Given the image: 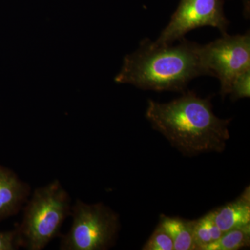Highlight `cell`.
Listing matches in <instances>:
<instances>
[{
  "label": "cell",
  "instance_id": "3",
  "mask_svg": "<svg viewBox=\"0 0 250 250\" xmlns=\"http://www.w3.org/2000/svg\"><path fill=\"white\" fill-rule=\"evenodd\" d=\"M70 214V197L58 180L36 189L17 229L20 246L30 250L43 249L58 236Z\"/></svg>",
  "mask_w": 250,
  "mask_h": 250
},
{
  "label": "cell",
  "instance_id": "2",
  "mask_svg": "<svg viewBox=\"0 0 250 250\" xmlns=\"http://www.w3.org/2000/svg\"><path fill=\"white\" fill-rule=\"evenodd\" d=\"M177 45H159L143 41L136 52L126 56L115 77L143 90L184 92L195 77L207 75L196 42L181 39Z\"/></svg>",
  "mask_w": 250,
  "mask_h": 250
},
{
  "label": "cell",
  "instance_id": "9",
  "mask_svg": "<svg viewBox=\"0 0 250 250\" xmlns=\"http://www.w3.org/2000/svg\"><path fill=\"white\" fill-rule=\"evenodd\" d=\"M194 220L171 218L162 215L159 225L172 238L174 250H195L193 238Z\"/></svg>",
  "mask_w": 250,
  "mask_h": 250
},
{
  "label": "cell",
  "instance_id": "12",
  "mask_svg": "<svg viewBox=\"0 0 250 250\" xmlns=\"http://www.w3.org/2000/svg\"><path fill=\"white\" fill-rule=\"evenodd\" d=\"M143 250H173V242L168 233L159 224L152 236L143 246Z\"/></svg>",
  "mask_w": 250,
  "mask_h": 250
},
{
  "label": "cell",
  "instance_id": "11",
  "mask_svg": "<svg viewBox=\"0 0 250 250\" xmlns=\"http://www.w3.org/2000/svg\"><path fill=\"white\" fill-rule=\"evenodd\" d=\"M223 234L210 213L199 220H194L193 238L195 250H203L206 246L218 240Z\"/></svg>",
  "mask_w": 250,
  "mask_h": 250
},
{
  "label": "cell",
  "instance_id": "5",
  "mask_svg": "<svg viewBox=\"0 0 250 250\" xmlns=\"http://www.w3.org/2000/svg\"><path fill=\"white\" fill-rule=\"evenodd\" d=\"M201 57L207 75L217 77L220 82V94H229L233 81L250 69V35L223 34L207 45H202Z\"/></svg>",
  "mask_w": 250,
  "mask_h": 250
},
{
  "label": "cell",
  "instance_id": "4",
  "mask_svg": "<svg viewBox=\"0 0 250 250\" xmlns=\"http://www.w3.org/2000/svg\"><path fill=\"white\" fill-rule=\"evenodd\" d=\"M70 231L62 237V250H103L112 244L119 229L118 215L102 203L77 200Z\"/></svg>",
  "mask_w": 250,
  "mask_h": 250
},
{
  "label": "cell",
  "instance_id": "10",
  "mask_svg": "<svg viewBox=\"0 0 250 250\" xmlns=\"http://www.w3.org/2000/svg\"><path fill=\"white\" fill-rule=\"evenodd\" d=\"M250 245V224L223 233L220 238L206 246L203 250H237Z\"/></svg>",
  "mask_w": 250,
  "mask_h": 250
},
{
  "label": "cell",
  "instance_id": "14",
  "mask_svg": "<svg viewBox=\"0 0 250 250\" xmlns=\"http://www.w3.org/2000/svg\"><path fill=\"white\" fill-rule=\"evenodd\" d=\"M20 246L17 230L0 232V250H16Z\"/></svg>",
  "mask_w": 250,
  "mask_h": 250
},
{
  "label": "cell",
  "instance_id": "7",
  "mask_svg": "<svg viewBox=\"0 0 250 250\" xmlns=\"http://www.w3.org/2000/svg\"><path fill=\"white\" fill-rule=\"evenodd\" d=\"M211 218L223 233L250 224V188L247 187L234 201L210 212Z\"/></svg>",
  "mask_w": 250,
  "mask_h": 250
},
{
  "label": "cell",
  "instance_id": "6",
  "mask_svg": "<svg viewBox=\"0 0 250 250\" xmlns=\"http://www.w3.org/2000/svg\"><path fill=\"white\" fill-rule=\"evenodd\" d=\"M229 24L223 11V0H181L167 27L154 42L170 45L184 39L196 28L213 27L226 34Z\"/></svg>",
  "mask_w": 250,
  "mask_h": 250
},
{
  "label": "cell",
  "instance_id": "13",
  "mask_svg": "<svg viewBox=\"0 0 250 250\" xmlns=\"http://www.w3.org/2000/svg\"><path fill=\"white\" fill-rule=\"evenodd\" d=\"M230 95L233 100L249 98L250 96V69L242 72L233 81Z\"/></svg>",
  "mask_w": 250,
  "mask_h": 250
},
{
  "label": "cell",
  "instance_id": "1",
  "mask_svg": "<svg viewBox=\"0 0 250 250\" xmlns=\"http://www.w3.org/2000/svg\"><path fill=\"white\" fill-rule=\"evenodd\" d=\"M146 116L154 129L187 155L223 152L230 139V119L218 118L210 98L194 92H184L167 103L149 100Z\"/></svg>",
  "mask_w": 250,
  "mask_h": 250
},
{
  "label": "cell",
  "instance_id": "8",
  "mask_svg": "<svg viewBox=\"0 0 250 250\" xmlns=\"http://www.w3.org/2000/svg\"><path fill=\"white\" fill-rule=\"evenodd\" d=\"M29 191L27 184L0 166V218L16 213L25 202Z\"/></svg>",
  "mask_w": 250,
  "mask_h": 250
}]
</instances>
